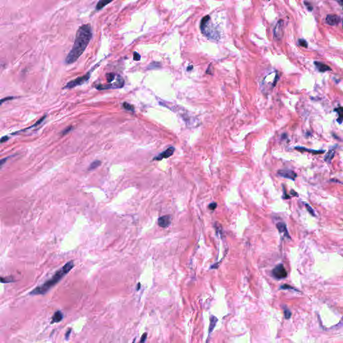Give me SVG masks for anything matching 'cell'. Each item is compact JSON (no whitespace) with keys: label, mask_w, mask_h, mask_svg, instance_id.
<instances>
[{"label":"cell","mask_w":343,"mask_h":343,"mask_svg":"<svg viewBox=\"0 0 343 343\" xmlns=\"http://www.w3.org/2000/svg\"><path fill=\"white\" fill-rule=\"evenodd\" d=\"M92 38L91 27L89 24L82 25L78 30L74 42L71 50L67 55L65 62L67 64H71L76 62L84 53Z\"/></svg>","instance_id":"1"},{"label":"cell","mask_w":343,"mask_h":343,"mask_svg":"<svg viewBox=\"0 0 343 343\" xmlns=\"http://www.w3.org/2000/svg\"><path fill=\"white\" fill-rule=\"evenodd\" d=\"M74 267V262L73 261H71L66 263L64 266L62 267L61 269L58 270L54 275L52 277L50 280H48L43 284L34 288L32 292L30 293V295L31 296H36V295H44L46 293H47L49 290H50L52 288L54 287L57 283H58L62 278L68 274V273L71 271V270Z\"/></svg>","instance_id":"2"},{"label":"cell","mask_w":343,"mask_h":343,"mask_svg":"<svg viewBox=\"0 0 343 343\" xmlns=\"http://www.w3.org/2000/svg\"><path fill=\"white\" fill-rule=\"evenodd\" d=\"M210 20L209 15H206L202 18L201 22V30L202 34L209 38L217 40L219 38V35L212 24H210Z\"/></svg>","instance_id":"3"},{"label":"cell","mask_w":343,"mask_h":343,"mask_svg":"<svg viewBox=\"0 0 343 343\" xmlns=\"http://www.w3.org/2000/svg\"><path fill=\"white\" fill-rule=\"evenodd\" d=\"M272 275L275 279L282 280L288 276V273L285 270L283 264L277 265L275 268L272 270Z\"/></svg>","instance_id":"4"},{"label":"cell","mask_w":343,"mask_h":343,"mask_svg":"<svg viewBox=\"0 0 343 343\" xmlns=\"http://www.w3.org/2000/svg\"><path fill=\"white\" fill-rule=\"evenodd\" d=\"M89 78H90V73H88L81 77H79L76 79L70 81L69 82L67 83V85L65 86L64 88H65V89H72V88L77 87V86L79 85H81L87 82V80L89 79Z\"/></svg>","instance_id":"5"},{"label":"cell","mask_w":343,"mask_h":343,"mask_svg":"<svg viewBox=\"0 0 343 343\" xmlns=\"http://www.w3.org/2000/svg\"><path fill=\"white\" fill-rule=\"evenodd\" d=\"M284 35V22L280 20L277 22L274 30V38L277 40H281Z\"/></svg>","instance_id":"6"},{"label":"cell","mask_w":343,"mask_h":343,"mask_svg":"<svg viewBox=\"0 0 343 343\" xmlns=\"http://www.w3.org/2000/svg\"><path fill=\"white\" fill-rule=\"evenodd\" d=\"M277 174L283 178L290 179L292 180H295L297 177V174L290 170H280L277 172Z\"/></svg>","instance_id":"7"},{"label":"cell","mask_w":343,"mask_h":343,"mask_svg":"<svg viewBox=\"0 0 343 343\" xmlns=\"http://www.w3.org/2000/svg\"><path fill=\"white\" fill-rule=\"evenodd\" d=\"M174 150H175V148L174 147H168L167 150H165V151H163L162 153H160L159 155H158L156 157H155L154 158V160H162L163 159H166V158H168L169 157H170L173 155L174 152Z\"/></svg>","instance_id":"8"},{"label":"cell","mask_w":343,"mask_h":343,"mask_svg":"<svg viewBox=\"0 0 343 343\" xmlns=\"http://www.w3.org/2000/svg\"><path fill=\"white\" fill-rule=\"evenodd\" d=\"M340 22V18L339 15H334V14H329L327 15L326 17V23L329 26H336Z\"/></svg>","instance_id":"9"},{"label":"cell","mask_w":343,"mask_h":343,"mask_svg":"<svg viewBox=\"0 0 343 343\" xmlns=\"http://www.w3.org/2000/svg\"><path fill=\"white\" fill-rule=\"evenodd\" d=\"M171 220V216H170V215H165V216H162L158 219V223L160 227L162 228H166L170 225Z\"/></svg>","instance_id":"10"},{"label":"cell","mask_w":343,"mask_h":343,"mask_svg":"<svg viewBox=\"0 0 343 343\" xmlns=\"http://www.w3.org/2000/svg\"><path fill=\"white\" fill-rule=\"evenodd\" d=\"M276 227H277L278 231H279L280 233H282L283 235H284V237H287L288 239H291V237L289 235V233H288V231L287 229L286 225H285L284 223H282V222L277 223V225H276Z\"/></svg>","instance_id":"11"},{"label":"cell","mask_w":343,"mask_h":343,"mask_svg":"<svg viewBox=\"0 0 343 343\" xmlns=\"http://www.w3.org/2000/svg\"><path fill=\"white\" fill-rule=\"evenodd\" d=\"M314 65L317 68V69L318 70L319 72H326V71H331V68L330 66H328V65H326L323 62H318V61H315L314 62Z\"/></svg>","instance_id":"12"},{"label":"cell","mask_w":343,"mask_h":343,"mask_svg":"<svg viewBox=\"0 0 343 343\" xmlns=\"http://www.w3.org/2000/svg\"><path fill=\"white\" fill-rule=\"evenodd\" d=\"M295 150H298L299 152H309V153H311V154H323V153L325 152L324 150H312V149H308V148H306L304 147H300V146H297V147H295Z\"/></svg>","instance_id":"13"},{"label":"cell","mask_w":343,"mask_h":343,"mask_svg":"<svg viewBox=\"0 0 343 343\" xmlns=\"http://www.w3.org/2000/svg\"><path fill=\"white\" fill-rule=\"evenodd\" d=\"M63 317H64V315L61 311H60V310L56 311V312L54 314L53 318H52L51 324L60 323V322H61L62 320L63 319Z\"/></svg>","instance_id":"14"},{"label":"cell","mask_w":343,"mask_h":343,"mask_svg":"<svg viewBox=\"0 0 343 343\" xmlns=\"http://www.w3.org/2000/svg\"><path fill=\"white\" fill-rule=\"evenodd\" d=\"M218 321L217 318H216L215 316H210V324L209 327V335L212 333L213 330H214L216 324Z\"/></svg>","instance_id":"15"},{"label":"cell","mask_w":343,"mask_h":343,"mask_svg":"<svg viewBox=\"0 0 343 343\" xmlns=\"http://www.w3.org/2000/svg\"><path fill=\"white\" fill-rule=\"evenodd\" d=\"M111 85H112L113 89L121 88V87H123V85H124V80L122 79L120 76H117V79L115 80V82Z\"/></svg>","instance_id":"16"},{"label":"cell","mask_w":343,"mask_h":343,"mask_svg":"<svg viewBox=\"0 0 343 343\" xmlns=\"http://www.w3.org/2000/svg\"><path fill=\"white\" fill-rule=\"evenodd\" d=\"M335 111H336L338 113V119L337 122L340 124H341L343 121V107H336L334 109Z\"/></svg>","instance_id":"17"},{"label":"cell","mask_w":343,"mask_h":343,"mask_svg":"<svg viewBox=\"0 0 343 343\" xmlns=\"http://www.w3.org/2000/svg\"><path fill=\"white\" fill-rule=\"evenodd\" d=\"M334 154H335V152L334 150H329L327 153L326 155H325V157H324V160H325V162H328V163H331V161L333 159L334 157Z\"/></svg>","instance_id":"18"},{"label":"cell","mask_w":343,"mask_h":343,"mask_svg":"<svg viewBox=\"0 0 343 343\" xmlns=\"http://www.w3.org/2000/svg\"><path fill=\"white\" fill-rule=\"evenodd\" d=\"M101 163V161H99V160L94 161V162H93L90 164L89 168H88V170L92 171V170H95V169H97V168H98L99 166H100Z\"/></svg>","instance_id":"19"},{"label":"cell","mask_w":343,"mask_h":343,"mask_svg":"<svg viewBox=\"0 0 343 343\" xmlns=\"http://www.w3.org/2000/svg\"><path fill=\"white\" fill-rule=\"evenodd\" d=\"M111 2V1H104V0H102V1H99L97 3V6H96V9L97 10H100L102 8H103L104 7L107 5L110 4Z\"/></svg>","instance_id":"20"},{"label":"cell","mask_w":343,"mask_h":343,"mask_svg":"<svg viewBox=\"0 0 343 343\" xmlns=\"http://www.w3.org/2000/svg\"><path fill=\"white\" fill-rule=\"evenodd\" d=\"M123 108L125 109H126V110H127V111H132V112H133V111H134V106L130 105V104L126 103V102H125V103H123Z\"/></svg>","instance_id":"21"},{"label":"cell","mask_w":343,"mask_h":343,"mask_svg":"<svg viewBox=\"0 0 343 343\" xmlns=\"http://www.w3.org/2000/svg\"><path fill=\"white\" fill-rule=\"evenodd\" d=\"M304 204H305V207H306V210H308V212L309 213H310V214L312 215V216L315 217V216H316L315 212H314V210H313L312 208V207L310 206V205H309V204H307V203H305Z\"/></svg>","instance_id":"22"},{"label":"cell","mask_w":343,"mask_h":343,"mask_svg":"<svg viewBox=\"0 0 343 343\" xmlns=\"http://www.w3.org/2000/svg\"><path fill=\"white\" fill-rule=\"evenodd\" d=\"M1 283H10L14 282V280L13 279L12 277H1Z\"/></svg>","instance_id":"23"},{"label":"cell","mask_w":343,"mask_h":343,"mask_svg":"<svg viewBox=\"0 0 343 343\" xmlns=\"http://www.w3.org/2000/svg\"><path fill=\"white\" fill-rule=\"evenodd\" d=\"M284 316H285V318L286 319H289L290 318L291 315H292V313H291V312L290 310H288V309L284 306Z\"/></svg>","instance_id":"24"},{"label":"cell","mask_w":343,"mask_h":343,"mask_svg":"<svg viewBox=\"0 0 343 343\" xmlns=\"http://www.w3.org/2000/svg\"><path fill=\"white\" fill-rule=\"evenodd\" d=\"M107 79L108 82H113L115 79V74L114 73H109L107 74Z\"/></svg>","instance_id":"25"},{"label":"cell","mask_w":343,"mask_h":343,"mask_svg":"<svg viewBox=\"0 0 343 343\" xmlns=\"http://www.w3.org/2000/svg\"><path fill=\"white\" fill-rule=\"evenodd\" d=\"M299 45L304 48H308V42H306L304 39H299L298 40Z\"/></svg>","instance_id":"26"},{"label":"cell","mask_w":343,"mask_h":343,"mask_svg":"<svg viewBox=\"0 0 343 343\" xmlns=\"http://www.w3.org/2000/svg\"><path fill=\"white\" fill-rule=\"evenodd\" d=\"M280 289H282V290H293L297 291V290L295 289V288H293V287L290 286V285H288V284H284V285H282V286L280 287Z\"/></svg>","instance_id":"27"},{"label":"cell","mask_w":343,"mask_h":343,"mask_svg":"<svg viewBox=\"0 0 343 343\" xmlns=\"http://www.w3.org/2000/svg\"><path fill=\"white\" fill-rule=\"evenodd\" d=\"M147 334L146 332H145V333L143 334V335L142 336L141 338V340H140V342L139 343H145V340L147 339Z\"/></svg>","instance_id":"28"},{"label":"cell","mask_w":343,"mask_h":343,"mask_svg":"<svg viewBox=\"0 0 343 343\" xmlns=\"http://www.w3.org/2000/svg\"><path fill=\"white\" fill-rule=\"evenodd\" d=\"M217 207V204L216 202H212L209 205V209L211 210H214Z\"/></svg>","instance_id":"29"},{"label":"cell","mask_w":343,"mask_h":343,"mask_svg":"<svg viewBox=\"0 0 343 343\" xmlns=\"http://www.w3.org/2000/svg\"><path fill=\"white\" fill-rule=\"evenodd\" d=\"M304 4L306 5V7H307V9L309 10V11H310V12L312 11L313 7H312V6L310 3H309V2H307V1H305Z\"/></svg>","instance_id":"30"},{"label":"cell","mask_w":343,"mask_h":343,"mask_svg":"<svg viewBox=\"0 0 343 343\" xmlns=\"http://www.w3.org/2000/svg\"><path fill=\"white\" fill-rule=\"evenodd\" d=\"M140 58H141V56H140L139 54L137 53H136V52H135V53H134V61H139Z\"/></svg>","instance_id":"31"},{"label":"cell","mask_w":343,"mask_h":343,"mask_svg":"<svg viewBox=\"0 0 343 343\" xmlns=\"http://www.w3.org/2000/svg\"><path fill=\"white\" fill-rule=\"evenodd\" d=\"M71 331H72V329H71V328L68 329V331H66V334H65V336H65V339H66V340H69V336H70V334H71Z\"/></svg>","instance_id":"32"},{"label":"cell","mask_w":343,"mask_h":343,"mask_svg":"<svg viewBox=\"0 0 343 343\" xmlns=\"http://www.w3.org/2000/svg\"><path fill=\"white\" fill-rule=\"evenodd\" d=\"M283 198H284V199H290V196L286 193V191H285V189L284 188V196H283Z\"/></svg>","instance_id":"33"},{"label":"cell","mask_w":343,"mask_h":343,"mask_svg":"<svg viewBox=\"0 0 343 343\" xmlns=\"http://www.w3.org/2000/svg\"><path fill=\"white\" fill-rule=\"evenodd\" d=\"M14 97H6V98H4V99H2L1 100V104L3 103L4 102V101H8V100H11V99H14Z\"/></svg>","instance_id":"34"},{"label":"cell","mask_w":343,"mask_h":343,"mask_svg":"<svg viewBox=\"0 0 343 343\" xmlns=\"http://www.w3.org/2000/svg\"><path fill=\"white\" fill-rule=\"evenodd\" d=\"M8 139H9V137H7V136H4V137H2L1 139V143H4V142H5L7 141V140H8Z\"/></svg>","instance_id":"35"},{"label":"cell","mask_w":343,"mask_h":343,"mask_svg":"<svg viewBox=\"0 0 343 343\" xmlns=\"http://www.w3.org/2000/svg\"><path fill=\"white\" fill-rule=\"evenodd\" d=\"M71 129H72V127H68V128L66 129L65 130L63 131V132H62V134H63V135H64V134H66L67 133H69V132L70 131H71Z\"/></svg>","instance_id":"36"},{"label":"cell","mask_w":343,"mask_h":343,"mask_svg":"<svg viewBox=\"0 0 343 343\" xmlns=\"http://www.w3.org/2000/svg\"><path fill=\"white\" fill-rule=\"evenodd\" d=\"M290 193H291V194H292V196H298V194L297 193V192H295L294 190H291Z\"/></svg>","instance_id":"37"},{"label":"cell","mask_w":343,"mask_h":343,"mask_svg":"<svg viewBox=\"0 0 343 343\" xmlns=\"http://www.w3.org/2000/svg\"><path fill=\"white\" fill-rule=\"evenodd\" d=\"M140 287H141V284H140V283H138V284H137V291L140 289Z\"/></svg>","instance_id":"38"},{"label":"cell","mask_w":343,"mask_h":343,"mask_svg":"<svg viewBox=\"0 0 343 343\" xmlns=\"http://www.w3.org/2000/svg\"><path fill=\"white\" fill-rule=\"evenodd\" d=\"M192 68H193V66H192V65H191V66H189L188 67V68H187V70H188V71H190V69H192Z\"/></svg>","instance_id":"39"},{"label":"cell","mask_w":343,"mask_h":343,"mask_svg":"<svg viewBox=\"0 0 343 343\" xmlns=\"http://www.w3.org/2000/svg\"><path fill=\"white\" fill-rule=\"evenodd\" d=\"M339 3L340 5H341V6H343V0H342V1H339Z\"/></svg>","instance_id":"40"},{"label":"cell","mask_w":343,"mask_h":343,"mask_svg":"<svg viewBox=\"0 0 343 343\" xmlns=\"http://www.w3.org/2000/svg\"><path fill=\"white\" fill-rule=\"evenodd\" d=\"M342 27H343V19H342Z\"/></svg>","instance_id":"41"}]
</instances>
